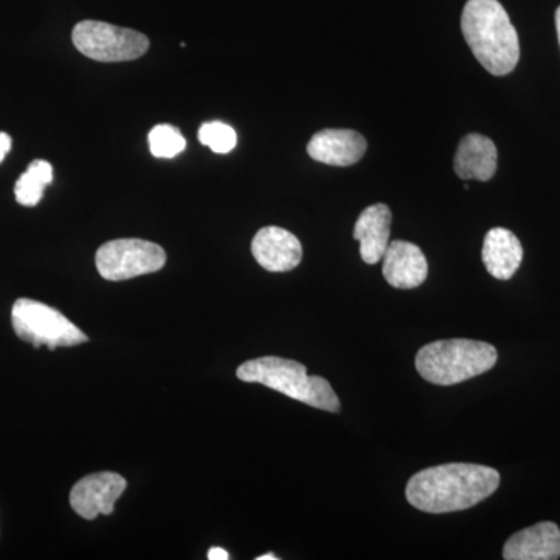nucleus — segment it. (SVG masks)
<instances>
[{"instance_id": "dca6fc26", "label": "nucleus", "mask_w": 560, "mask_h": 560, "mask_svg": "<svg viewBox=\"0 0 560 560\" xmlns=\"http://www.w3.org/2000/svg\"><path fill=\"white\" fill-rule=\"evenodd\" d=\"M54 180V168L50 162L36 160L28 165L27 172L22 173L14 186V197L21 206L33 208L44 197V189Z\"/></svg>"}, {"instance_id": "7ed1b4c3", "label": "nucleus", "mask_w": 560, "mask_h": 560, "mask_svg": "<svg viewBox=\"0 0 560 560\" xmlns=\"http://www.w3.org/2000/svg\"><path fill=\"white\" fill-rule=\"evenodd\" d=\"M238 381L260 383L270 389L285 394L290 399L311 405L318 410L340 411V399L330 383L323 377L308 375L307 368L294 360L279 357H261L249 360L237 370Z\"/></svg>"}, {"instance_id": "412c9836", "label": "nucleus", "mask_w": 560, "mask_h": 560, "mask_svg": "<svg viewBox=\"0 0 560 560\" xmlns=\"http://www.w3.org/2000/svg\"><path fill=\"white\" fill-rule=\"evenodd\" d=\"M556 28H558L559 44H560V7L556 11Z\"/></svg>"}, {"instance_id": "9b49d317", "label": "nucleus", "mask_w": 560, "mask_h": 560, "mask_svg": "<svg viewBox=\"0 0 560 560\" xmlns=\"http://www.w3.org/2000/svg\"><path fill=\"white\" fill-rule=\"evenodd\" d=\"M368 150V142L353 130H323L316 132L307 145L308 156L335 167H349L361 161Z\"/></svg>"}, {"instance_id": "0eeeda50", "label": "nucleus", "mask_w": 560, "mask_h": 560, "mask_svg": "<svg viewBox=\"0 0 560 560\" xmlns=\"http://www.w3.org/2000/svg\"><path fill=\"white\" fill-rule=\"evenodd\" d=\"M165 261L167 254L160 245L140 238H120L105 243L95 254L98 272L110 282L160 271Z\"/></svg>"}, {"instance_id": "6ab92c4d", "label": "nucleus", "mask_w": 560, "mask_h": 560, "mask_svg": "<svg viewBox=\"0 0 560 560\" xmlns=\"http://www.w3.org/2000/svg\"><path fill=\"white\" fill-rule=\"evenodd\" d=\"M11 150V138L7 132H0V162L5 160Z\"/></svg>"}, {"instance_id": "4468645a", "label": "nucleus", "mask_w": 560, "mask_h": 560, "mask_svg": "<svg viewBox=\"0 0 560 560\" xmlns=\"http://www.w3.org/2000/svg\"><path fill=\"white\" fill-rule=\"evenodd\" d=\"M495 143L481 135H467L460 140L455 154V172L464 180H490L497 172Z\"/></svg>"}, {"instance_id": "39448f33", "label": "nucleus", "mask_w": 560, "mask_h": 560, "mask_svg": "<svg viewBox=\"0 0 560 560\" xmlns=\"http://www.w3.org/2000/svg\"><path fill=\"white\" fill-rule=\"evenodd\" d=\"M11 323L21 340L35 348L47 346L50 350L72 348L88 341L86 335L70 323L61 312L43 302L18 300L11 311Z\"/></svg>"}, {"instance_id": "4be33fe9", "label": "nucleus", "mask_w": 560, "mask_h": 560, "mask_svg": "<svg viewBox=\"0 0 560 560\" xmlns=\"http://www.w3.org/2000/svg\"><path fill=\"white\" fill-rule=\"evenodd\" d=\"M257 560H278V558H276L275 555H265V556H260V558H257Z\"/></svg>"}, {"instance_id": "20e7f679", "label": "nucleus", "mask_w": 560, "mask_h": 560, "mask_svg": "<svg viewBox=\"0 0 560 560\" xmlns=\"http://www.w3.org/2000/svg\"><path fill=\"white\" fill-rule=\"evenodd\" d=\"M499 352L489 342L442 340L423 346L416 355V370L423 381L451 386L470 381L495 366Z\"/></svg>"}, {"instance_id": "1a4fd4ad", "label": "nucleus", "mask_w": 560, "mask_h": 560, "mask_svg": "<svg viewBox=\"0 0 560 560\" xmlns=\"http://www.w3.org/2000/svg\"><path fill=\"white\" fill-rule=\"evenodd\" d=\"M254 259L271 272L294 270L302 260V245L296 235L278 226L261 228L254 237Z\"/></svg>"}, {"instance_id": "f257e3e1", "label": "nucleus", "mask_w": 560, "mask_h": 560, "mask_svg": "<svg viewBox=\"0 0 560 560\" xmlns=\"http://www.w3.org/2000/svg\"><path fill=\"white\" fill-rule=\"evenodd\" d=\"M500 486V474L480 464L452 463L416 474L407 485V500L416 510L447 514L477 506Z\"/></svg>"}, {"instance_id": "423d86ee", "label": "nucleus", "mask_w": 560, "mask_h": 560, "mask_svg": "<svg viewBox=\"0 0 560 560\" xmlns=\"http://www.w3.org/2000/svg\"><path fill=\"white\" fill-rule=\"evenodd\" d=\"M72 40L80 54L101 62L138 60L150 49V39L143 33L101 21L77 24Z\"/></svg>"}, {"instance_id": "f03ea898", "label": "nucleus", "mask_w": 560, "mask_h": 560, "mask_svg": "<svg viewBox=\"0 0 560 560\" xmlns=\"http://www.w3.org/2000/svg\"><path fill=\"white\" fill-rule=\"evenodd\" d=\"M460 31L482 68L508 75L521 60L517 31L499 0H469L460 16Z\"/></svg>"}, {"instance_id": "aec40b11", "label": "nucleus", "mask_w": 560, "mask_h": 560, "mask_svg": "<svg viewBox=\"0 0 560 560\" xmlns=\"http://www.w3.org/2000/svg\"><path fill=\"white\" fill-rule=\"evenodd\" d=\"M208 558L210 560H228L230 559V555L223 550V548H210L208 552Z\"/></svg>"}, {"instance_id": "a211bd4d", "label": "nucleus", "mask_w": 560, "mask_h": 560, "mask_svg": "<svg viewBox=\"0 0 560 560\" xmlns=\"http://www.w3.org/2000/svg\"><path fill=\"white\" fill-rule=\"evenodd\" d=\"M198 138L202 145L209 147L217 154L231 153L237 147V132L223 121H208L201 125Z\"/></svg>"}, {"instance_id": "9d476101", "label": "nucleus", "mask_w": 560, "mask_h": 560, "mask_svg": "<svg viewBox=\"0 0 560 560\" xmlns=\"http://www.w3.org/2000/svg\"><path fill=\"white\" fill-rule=\"evenodd\" d=\"M383 276L394 289H418L429 276V264L415 243L390 242L383 254Z\"/></svg>"}, {"instance_id": "2eb2a0df", "label": "nucleus", "mask_w": 560, "mask_h": 560, "mask_svg": "<svg viewBox=\"0 0 560 560\" xmlns=\"http://www.w3.org/2000/svg\"><path fill=\"white\" fill-rule=\"evenodd\" d=\"M523 246L514 232L493 228L485 237L482 261L492 278L510 280L521 268Z\"/></svg>"}, {"instance_id": "f8f14e48", "label": "nucleus", "mask_w": 560, "mask_h": 560, "mask_svg": "<svg viewBox=\"0 0 560 560\" xmlns=\"http://www.w3.org/2000/svg\"><path fill=\"white\" fill-rule=\"evenodd\" d=\"M506 560H556L560 558V529L556 523L541 522L518 530L504 544Z\"/></svg>"}, {"instance_id": "f3484780", "label": "nucleus", "mask_w": 560, "mask_h": 560, "mask_svg": "<svg viewBox=\"0 0 560 560\" xmlns=\"http://www.w3.org/2000/svg\"><path fill=\"white\" fill-rule=\"evenodd\" d=\"M151 154L161 160H172L186 150V138L173 125H156L149 135Z\"/></svg>"}, {"instance_id": "6e6552de", "label": "nucleus", "mask_w": 560, "mask_h": 560, "mask_svg": "<svg viewBox=\"0 0 560 560\" xmlns=\"http://www.w3.org/2000/svg\"><path fill=\"white\" fill-rule=\"evenodd\" d=\"M127 489V480L114 471L88 475L70 490V506L86 521L109 515L114 504Z\"/></svg>"}, {"instance_id": "ddd939ff", "label": "nucleus", "mask_w": 560, "mask_h": 560, "mask_svg": "<svg viewBox=\"0 0 560 560\" xmlns=\"http://www.w3.org/2000/svg\"><path fill=\"white\" fill-rule=\"evenodd\" d=\"M393 213L386 205L370 206L360 213L353 228V238L360 242L361 259L364 264L375 265L383 259L389 245Z\"/></svg>"}]
</instances>
